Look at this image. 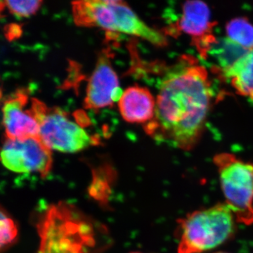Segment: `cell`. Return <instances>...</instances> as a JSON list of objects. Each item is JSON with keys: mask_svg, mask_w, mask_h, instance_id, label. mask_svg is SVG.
Returning a JSON list of instances; mask_svg holds the SVG:
<instances>
[{"mask_svg": "<svg viewBox=\"0 0 253 253\" xmlns=\"http://www.w3.org/2000/svg\"><path fill=\"white\" fill-rule=\"evenodd\" d=\"M212 96L207 70L192 56H181L161 81L146 133L176 149H194L204 132Z\"/></svg>", "mask_w": 253, "mask_h": 253, "instance_id": "1", "label": "cell"}, {"mask_svg": "<svg viewBox=\"0 0 253 253\" xmlns=\"http://www.w3.org/2000/svg\"><path fill=\"white\" fill-rule=\"evenodd\" d=\"M73 20L83 27H99L142 38L154 45L167 46L163 33L150 27L122 1L84 0L72 3Z\"/></svg>", "mask_w": 253, "mask_h": 253, "instance_id": "2", "label": "cell"}, {"mask_svg": "<svg viewBox=\"0 0 253 253\" xmlns=\"http://www.w3.org/2000/svg\"><path fill=\"white\" fill-rule=\"evenodd\" d=\"M235 215L226 204L190 213L178 221V253H201L221 246L234 235Z\"/></svg>", "mask_w": 253, "mask_h": 253, "instance_id": "3", "label": "cell"}, {"mask_svg": "<svg viewBox=\"0 0 253 253\" xmlns=\"http://www.w3.org/2000/svg\"><path fill=\"white\" fill-rule=\"evenodd\" d=\"M221 190L238 222L253 224V163L221 153L214 157Z\"/></svg>", "mask_w": 253, "mask_h": 253, "instance_id": "4", "label": "cell"}, {"mask_svg": "<svg viewBox=\"0 0 253 253\" xmlns=\"http://www.w3.org/2000/svg\"><path fill=\"white\" fill-rule=\"evenodd\" d=\"M30 109L39 125L40 138L50 150L75 153L95 144L96 140L59 108L48 107L33 98Z\"/></svg>", "mask_w": 253, "mask_h": 253, "instance_id": "5", "label": "cell"}, {"mask_svg": "<svg viewBox=\"0 0 253 253\" xmlns=\"http://www.w3.org/2000/svg\"><path fill=\"white\" fill-rule=\"evenodd\" d=\"M1 158L5 168L18 173L46 174L52 164L51 150L40 137L6 139L1 149Z\"/></svg>", "mask_w": 253, "mask_h": 253, "instance_id": "6", "label": "cell"}, {"mask_svg": "<svg viewBox=\"0 0 253 253\" xmlns=\"http://www.w3.org/2000/svg\"><path fill=\"white\" fill-rule=\"evenodd\" d=\"M217 23L211 21V11L201 1H187L182 5L180 17L172 28V34L185 33L191 37L193 45L203 59H207L208 53L217 39L213 34Z\"/></svg>", "mask_w": 253, "mask_h": 253, "instance_id": "7", "label": "cell"}, {"mask_svg": "<svg viewBox=\"0 0 253 253\" xmlns=\"http://www.w3.org/2000/svg\"><path fill=\"white\" fill-rule=\"evenodd\" d=\"M123 94L116 73L113 70L108 53L98 58L86 88L84 107L97 110L118 102Z\"/></svg>", "mask_w": 253, "mask_h": 253, "instance_id": "8", "label": "cell"}, {"mask_svg": "<svg viewBox=\"0 0 253 253\" xmlns=\"http://www.w3.org/2000/svg\"><path fill=\"white\" fill-rule=\"evenodd\" d=\"M28 102V96L23 91H16L5 100L2 108L3 125L7 139L40 137L39 125L31 109H26Z\"/></svg>", "mask_w": 253, "mask_h": 253, "instance_id": "9", "label": "cell"}, {"mask_svg": "<svg viewBox=\"0 0 253 253\" xmlns=\"http://www.w3.org/2000/svg\"><path fill=\"white\" fill-rule=\"evenodd\" d=\"M118 106L126 122L146 124L154 118L156 100L149 89L133 86L123 91Z\"/></svg>", "mask_w": 253, "mask_h": 253, "instance_id": "10", "label": "cell"}, {"mask_svg": "<svg viewBox=\"0 0 253 253\" xmlns=\"http://www.w3.org/2000/svg\"><path fill=\"white\" fill-rule=\"evenodd\" d=\"M220 73L230 81L238 94L253 101V49Z\"/></svg>", "mask_w": 253, "mask_h": 253, "instance_id": "11", "label": "cell"}, {"mask_svg": "<svg viewBox=\"0 0 253 253\" xmlns=\"http://www.w3.org/2000/svg\"><path fill=\"white\" fill-rule=\"evenodd\" d=\"M249 50L236 44L228 38L217 39V42L210 50V55L213 56L218 63V71L222 72L228 69L240 59L244 56Z\"/></svg>", "mask_w": 253, "mask_h": 253, "instance_id": "12", "label": "cell"}, {"mask_svg": "<svg viewBox=\"0 0 253 253\" xmlns=\"http://www.w3.org/2000/svg\"><path fill=\"white\" fill-rule=\"evenodd\" d=\"M226 38L244 49H253V26L246 18H236L226 25Z\"/></svg>", "mask_w": 253, "mask_h": 253, "instance_id": "13", "label": "cell"}, {"mask_svg": "<svg viewBox=\"0 0 253 253\" xmlns=\"http://www.w3.org/2000/svg\"><path fill=\"white\" fill-rule=\"evenodd\" d=\"M42 1L36 0L26 1H1L11 14L18 17H28L39 9Z\"/></svg>", "mask_w": 253, "mask_h": 253, "instance_id": "14", "label": "cell"}, {"mask_svg": "<svg viewBox=\"0 0 253 253\" xmlns=\"http://www.w3.org/2000/svg\"><path fill=\"white\" fill-rule=\"evenodd\" d=\"M0 242L1 249L8 247L9 245L14 242L17 237V226L13 219L1 211V222H0Z\"/></svg>", "mask_w": 253, "mask_h": 253, "instance_id": "15", "label": "cell"}, {"mask_svg": "<svg viewBox=\"0 0 253 253\" xmlns=\"http://www.w3.org/2000/svg\"><path fill=\"white\" fill-rule=\"evenodd\" d=\"M226 253V252H217V253Z\"/></svg>", "mask_w": 253, "mask_h": 253, "instance_id": "16", "label": "cell"}, {"mask_svg": "<svg viewBox=\"0 0 253 253\" xmlns=\"http://www.w3.org/2000/svg\"></svg>", "mask_w": 253, "mask_h": 253, "instance_id": "17", "label": "cell"}]
</instances>
